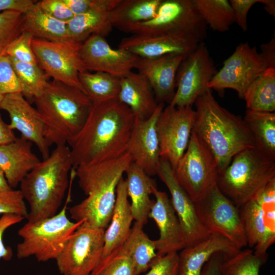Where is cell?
Wrapping results in <instances>:
<instances>
[{
	"instance_id": "6da1fadb",
	"label": "cell",
	"mask_w": 275,
	"mask_h": 275,
	"mask_svg": "<svg viewBox=\"0 0 275 275\" xmlns=\"http://www.w3.org/2000/svg\"><path fill=\"white\" fill-rule=\"evenodd\" d=\"M134 119L130 108L118 98L92 102L82 128L67 143L72 169L124 154Z\"/></svg>"
},
{
	"instance_id": "7a4b0ae2",
	"label": "cell",
	"mask_w": 275,
	"mask_h": 275,
	"mask_svg": "<svg viewBox=\"0 0 275 275\" xmlns=\"http://www.w3.org/2000/svg\"><path fill=\"white\" fill-rule=\"evenodd\" d=\"M193 131L212 154L221 174L239 152L255 148L243 119L221 106L208 88L196 100Z\"/></svg>"
},
{
	"instance_id": "3957f363",
	"label": "cell",
	"mask_w": 275,
	"mask_h": 275,
	"mask_svg": "<svg viewBox=\"0 0 275 275\" xmlns=\"http://www.w3.org/2000/svg\"><path fill=\"white\" fill-rule=\"evenodd\" d=\"M132 161L126 152L115 159L77 167L74 174L87 198L69 209L71 218L105 230L112 218L117 185Z\"/></svg>"
},
{
	"instance_id": "277c9868",
	"label": "cell",
	"mask_w": 275,
	"mask_h": 275,
	"mask_svg": "<svg viewBox=\"0 0 275 275\" xmlns=\"http://www.w3.org/2000/svg\"><path fill=\"white\" fill-rule=\"evenodd\" d=\"M72 166L68 146H56L49 156L23 178L20 190L30 206L28 222L38 221L58 213L69 185Z\"/></svg>"
},
{
	"instance_id": "5b68a950",
	"label": "cell",
	"mask_w": 275,
	"mask_h": 275,
	"mask_svg": "<svg viewBox=\"0 0 275 275\" xmlns=\"http://www.w3.org/2000/svg\"><path fill=\"white\" fill-rule=\"evenodd\" d=\"M33 102L49 147L67 144L82 128L92 104L80 90L55 80L49 81Z\"/></svg>"
},
{
	"instance_id": "8992f818",
	"label": "cell",
	"mask_w": 275,
	"mask_h": 275,
	"mask_svg": "<svg viewBox=\"0 0 275 275\" xmlns=\"http://www.w3.org/2000/svg\"><path fill=\"white\" fill-rule=\"evenodd\" d=\"M275 179V161L255 147L236 154L219 174L217 186L237 207L260 193Z\"/></svg>"
},
{
	"instance_id": "52a82bcc",
	"label": "cell",
	"mask_w": 275,
	"mask_h": 275,
	"mask_svg": "<svg viewBox=\"0 0 275 275\" xmlns=\"http://www.w3.org/2000/svg\"><path fill=\"white\" fill-rule=\"evenodd\" d=\"M55 215L35 222H27L18 231L22 239L17 245L19 259L34 256L38 262L56 259L70 236L84 222H71L67 217L68 203Z\"/></svg>"
},
{
	"instance_id": "ba28073f",
	"label": "cell",
	"mask_w": 275,
	"mask_h": 275,
	"mask_svg": "<svg viewBox=\"0 0 275 275\" xmlns=\"http://www.w3.org/2000/svg\"><path fill=\"white\" fill-rule=\"evenodd\" d=\"M121 31L133 35L183 34L201 42L207 37V26L194 0H161L153 18Z\"/></svg>"
},
{
	"instance_id": "9c48e42d",
	"label": "cell",
	"mask_w": 275,
	"mask_h": 275,
	"mask_svg": "<svg viewBox=\"0 0 275 275\" xmlns=\"http://www.w3.org/2000/svg\"><path fill=\"white\" fill-rule=\"evenodd\" d=\"M238 210L248 246L255 255L267 257L275 242V179Z\"/></svg>"
},
{
	"instance_id": "30bf717a",
	"label": "cell",
	"mask_w": 275,
	"mask_h": 275,
	"mask_svg": "<svg viewBox=\"0 0 275 275\" xmlns=\"http://www.w3.org/2000/svg\"><path fill=\"white\" fill-rule=\"evenodd\" d=\"M173 171L177 182L194 202L217 184L219 174L212 154L193 131L187 148Z\"/></svg>"
},
{
	"instance_id": "8fae6325",
	"label": "cell",
	"mask_w": 275,
	"mask_h": 275,
	"mask_svg": "<svg viewBox=\"0 0 275 275\" xmlns=\"http://www.w3.org/2000/svg\"><path fill=\"white\" fill-rule=\"evenodd\" d=\"M194 203L199 218L211 234L225 238L238 250L248 246L238 208L221 192L217 184Z\"/></svg>"
},
{
	"instance_id": "7c38bea8",
	"label": "cell",
	"mask_w": 275,
	"mask_h": 275,
	"mask_svg": "<svg viewBox=\"0 0 275 275\" xmlns=\"http://www.w3.org/2000/svg\"><path fill=\"white\" fill-rule=\"evenodd\" d=\"M82 43L71 39L50 41L33 38L32 47L38 65L52 80L84 91L79 74L86 71L80 56Z\"/></svg>"
},
{
	"instance_id": "4fadbf2b",
	"label": "cell",
	"mask_w": 275,
	"mask_h": 275,
	"mask_svg": "<svg viewBox=\"0 0 275 275\" xmlns=\"http://www.w3.org/2000/svg\"><path fill=\"white\" fill-rule=\"evenodd\" d=\"M105 229L83 223L55 259L61 275H90L102 258Z\"/></svg>"
},
{
	"instance_id": "5bb4252c",
	"label": "cell",
	"mask_w": 275,
	"mask_h": 275,
	"mask_svg": "<svg viewBox=\"0 0 275 275\" xmlns=\"http://www.w3.org/2000/svg\"><path fill=\"white\" fill-rule=\"evenodd\" d=\"M267 69L256 47L241 43L223 63L208 85L211 90L222 93L226 89L237 92L243 99L248 87Z\"/></svg>"
},
{
	"instance_id": "9a60e30c",
	"label": "cell",
	"mask_w": 275,
	"mask_h": 275,
	"mask_svg": "<svg viewBox=\"0 0 275 275\" xmlns=\"http://www.w3.org/2000/svg\"><path fill=\"white\" fill-rule=\"evenodd\" d=\"M208 48L203 42L184 58L176 78L175 96L169 104L176 107L192 106L208 88L217 72Z\"/></svg>"
},
{
	"instance_id": "2e32d148",
	"label": "cell",
	"mask_w": 275,
	"mask_h": 275,
	"mask_svg": "<svg viewBox=\"0 0 275 275\" xmlns=\"http://www.w3.org/2000/svg\"><path fill=\"white\" fill-rule=\"evenodd\" d=\"M195 112L192 106L168 104L156 123L160 157L167 160L174 170L184 154L193 130Z\"/></svg>"
},
{
	"instance_id": "e0dca14e",
	"label": "cell",
	"mask_w": 275,
	"mask_h": 275,
	"mask_svg": "<svg viewBox=\"0 0 275 275\" xmlns=\"http://www.w3.org/2000/svg\"><path fill=\"white\" fill-rule=\"evenodd\" d=\"M80 56L86 70L103 72L121 78L135 69L140 57L122 49H113L105 38L90 36L82 42Z\"/></svg>"
},
{
	"instance_id": "ac0fdd59",
	"label": "cell",
	"mask_w": 275,
	"mask_h": 275,
	"mask_svg": "<svg viewBox=\"0 0 275 275\" xmlns=\"http://www.w3.org/2000/svg\"><path fill=\"white\" fill-rule=\"evenodd\" d=\"M157 175L170 193L171 203L183 231L185 247L209 237L211 234L197 214L194 202L177 182L167 160L160 158Z\"/></svg>"
},
{
	"instance_id": "d6986e66",
	"label": "cell",
	"mask_w": 275,
	"mask_h": 275,
	"mask_svg": "<svg viewBox=\"0 0 275 275\" xmlns=\"http://www.w3.org/2000/svg\"><path fill=\"white\" fill-rule=\"evenodd\" d=\"M0 109L9 114L10 128L12 130H17L21 137L34 144L43 159L49 156V147L45 138L41 118L36 108L21 93L4 95Z\"/></svg>"
},
{
	"instance_id": "ffe728a7",
	"label": "cell",
	"mask_w": 275,
	"mask_h": 275,
	"mask_svg": "<svg viewBox=\"0 0 275 275\" xmlns=\"http://www.w3.org/2000/svg\"><path fill=\"white\" fill-rule=\"evenodd\" d=\"M164 107L158 103L148 118H135L126 152L133 162L139 166L149 176L157 175L160 160V147L156 131L157 120Z\"/></svg>"
},
{
	"instance_id": "44dd1931",
	"label": "cell",
	"mask_w": 275,
	"mask_h": 275,
	"mask_svg": "<svg viewBox=\"0 0 275 275\" xmlns=\"http://www.w3.org/2000/svg\"><path fill=\"white\" fill-rule=\"evenodd\" d=\"M200 42L192 37L179 34L132 35L123 38L118 48L142 58H157L169 54H181L185 57Z\"/></svg>"
},
{
	"instance_id": "7402d4cb",
	"label": "cell",
	"mask_w": 275,
	"mask_h": 275,
	"mask_svg": "<svg viewBox=\"0 0 275 275\" xmlns=\"http://www.w3.org/2000/svg\"><path fill=\"white\" fill-rule=\"evenodd\" d=\"M184 57L169 54L157 58H140L135 69L148 81L158 103L173 100L176 92V78Z\"/></svg>"
},
{
	"instance_id": "603a6c76",
	"label": "cell",
	"mask_w": 275,
	"mask_h": 275,
	"mask_svg": "<svg viewBox=\"0 0 275 275\" xmlns=\"http://www.w3.org/2000/svg\"><path fill=\"white\" fill-rule=\"evenodd\" d=\"M153 194L156 200L148 217L155 221L159 231V237L155 240L157 254L161 256L170 253H177L185 247V242L171 200L166 192L157 188L154 190Z\"/></svg>"
},
{
	"instance_id": "cb8c5ba5",
	"label": "cell",
	"mask_w": 275,
	"mask_h": 275,
	"mask_svg": "<svg viewBox=\"0 0 275 275\" xmlns=\"http://www.w3.org/2000/svg\"><path fill=\"white\" fill-rule=\"evenodd\" d=\"M32 147V143L21 136L0 145V168L12 188H16L40 161Z\"/></svg>"
},
{
	"instance_id": "d4e9b609",
	"label": "cell",
	"mask_w": 275,
	"mask_h": 275,
	"mask_svg": "<svg viewBox=\"0 0 275 275\" xmlns=\"http://www.w3.org/2000/svg\"><path fill=\"white\" fill-rule=\"evenodd\" d=\"M128 198L126 182L122 177L117 187L112 218L104 232L102 258L122 248L129 235L134 219Z\"/></svg>"
},
{
	"instance_id": "484cf974",
	"label": "cell",
	"mask_w": 275,
	"mask_h": 275,
	"mask_svg": "<svg viewBox=\"0 0 275 275\" xmlns=\"http://www.w3.org/2000/svg\"><path fill=\"white\" fill-rule=\"evenodd\" d=\"M118 99L130 108L135 118L141 119L149 118L158 105L147 79L132 71L120 78Z\"/></svg>"
},
{
	"instance_id": "4316f807",
	"label": "cell",
	"mask_w": 275,
	"mask_h": 275,
	"mask_svg": "<svg viewBox=\"0 0 275 275\" xmlns=\"http://www.w3.org/2000/svg\"><path fill=\"white\" fill-rule=\"evenodd\" d=\"M178 254V275H200L204 264L215 253L231 255L239 251L225 238L211 235L181 250Z\"/></svg>"
},
{
	"instance_id": "83f0119b",
	"label": "cell",
	"mask_w": 275,
	"mask_h": 275,
	"mask_svg": "<svg viewBox=\"0 0 275 275\" xmlns=\"http://www.w3.org/2000/svg\"><path fill=\"white\" fill-rule=\"evenodd\" d=\"M125 173L128 196L131 199V209L135 222L144 226L154 201L150 199L157 188L155 180L151 178L137 164L132 161Z\"/></svg>"
},
{
	"instance_id": "f1b7e54d",
	"label": "cell",
	"mask_w": 275,
	"mask_h": 275,
	"mask_svg": "<svg viewBox=\"0 0 275 275\" xmlns=\"http://www.w3.org/2000/svg\"><path fill=\"white\" fill-rule=\"evenodd\" d=\"M23 15V31L29 33L34 38L50 41L70 39L67 23L46 13L40 8L37 1Z\"/></svg>"
},
{
	"instance_id": "f546056e",
	"label": "cell",
	"mask_w": 275,
	"mask_h": 275,
	"mask_svg": "<svg viewBox=\"0 0 275 275\" xmlns=\"http://www.w3.org/2000/svg\"><path fill=\"white\" fill-rule=\"evenodd\" d=\"M243 120L255 147L275 161V113L247 109Z\"/></svg>"
},
{
	"instance_id": "4dcf8cb0",
	"label": "cell",
	"mask_w": 275,
	"mask_h": 275,
	"mask_svg": "<svg viewBox=\"0 0 275 275\" xmlns=\"http://www.w3.org/2000/svg\"><path fill=\"white\" fill-rule=\"evenodd\" d=\"M110 11L94 10L74 15L67 23L69 38L80 43L93 35L105 38L113 28Z\"/></svg>"
},
{
	"instance_id": "1f68e13d",
	"label": "cell",
	"mask_w": 275,
	"mask_h": 275,
	"mask_svg": "<svg viewBox=\"0 0 275 275\" xmlns=\"http://www.w3.org/2000/svg\"><path fill=\"white\" fill-rule=\"evenodd\" d=\"M143 226L135 222L122 246L133 264L136 275L147 271L152 261L158 256L155 240L149 238L143 230Z\"/></svg>"
},
{
	"instance_id": "d6a6232c",
	"label": "cell",
	"mask_w": 275,
	"mask_h": 275,
	"mask_svg": "<svg viewBox=\"0 0 275 275\" xmlns=\"http://www.w3.org/2000/svg\"><path fill=\"white\" fill-rule=\"evenodd\" d=\"M161 0H121L110 11L113 27L119 30L130 24L146 21L153 18Z\"/></svg>"
},
{
	"instance_id": "836d02e7",
	"label": "cell",
	"mask_w": 275,
	"mask_h": 275,
	"mask_svg": "<svg viewBox=\"0 0 275 275\" xmlns=\"http://www.w3.org/2000/svg\"><path fill=\"white\" fill-rule=\"evenodd\" d=\"M243 99L247 109L266 112L275 111V68H267L248 87Z\"/></svg>"
},
{
	"instance_id": "e575fe53",
	"label": "cell",
	"mask_w": 275,
	"mask_h": 275,
	"mask_svg": "<svg viewBox=\"0 0 275 275\" xmlns=\"http://www.w3.org/2000/svg\"><path fill=\"white\" fill-rule=\"evenodd\" d=\"M79 80L84 93L92 102L118 98L120 78L103 72L86 70L79 74Z\"/></svg>"
},
{
	"instance_id": "d590c367",
	"label": "cell",
	"mask_w": 275,
	"mask_h": 275,
	"mask_svg": "<svg viewBox=\"0 0 275 275\" xmlns=\"http://www.w3.org/2000/svg\"><path fill=\"white\" fill-rule=\"evenodd\" d=\"M206 26L214 31L225 32L235 22L232 9L228 0H194Z\"/></svg>"
},
{
	"instance_id": "8d00e7d4",
	"label": "cell",
	"mask_w": 275,
	"mask_h": 275,
	"mask_svg": "<svg viewBox=\"0 0 275 275\" xmlns=\"http://www.w3.org/2000/svg\"><path fill=\"white\" fill-rule=\"evenodd\" d=\"M267 259L255 255L250 248L231 255L224 254L219 275H259L260 268Z\"/></svg>"
},
{
	"instance_id": "74e56055",
	"label": "cell",
	"mask_w": 275,
	"mask_h": 275,
	"mask_svg": "<svg viewBox=\"0 0 275 275\" xmlns=\"http://www.w3.org/2000/svg\"><path fill=\"white\" fill-rule=\"evenodd\" d=\"M10 58L22 88L21 94L30 102H33L43 90L50 78L38 64L23 63Z\"/></svg>"
},
{
	"instance_id": "f35d334b",
	"label": "cell",
	"mask_w": 275,
	"mask_h": 275,
	"mask_svg": "<svg viewBox=\"0 0 275 275\" xmlns=\"http://www.w3.org/2000/svg\"><path fill=\"white\" fill-rule=\"evenodd\" d=\"M90 275H136L133 264L122 247L101 259Z\"/></svg>"
},
{
	"instance_id": "ab89813d",
	"label": "cell",
	"mask_w": 275,
	"mask_h": 275,
	"mask_svg": "<svg viewBox=\"0 0 275 275\" xmlns=\"http://www.w3.org/2000/svg\"><path fill=\"white\" fill-rule=\"evenodd\" d=\"M23 13L13 10L0 12V54L23 32Z\"/></svg>"
},
{
	"instance_id": "60d3db41",
	"label": "cell",
	"mask_w": 275,
	"mask_h": 275,
	"mask_svg": "<svg viewBox=\"0 0 275 275\" xmlns=\"http://www.w3.org/2000/svg\"><path fill=\"white\" fill-rule=\"evenodd\" d=\"M33 37L23 31L8 46L5 54L18 61L32 64H38L32 47Z\"/></svg>"
},
{
	"instance_id": "b9f144b4",
	"label": "cell",
	"mask_w": 275,
	"mask_h": 275,
	"mask_svg": "<svg viewBox=\"0 0 275 275\" xmlns=\"http://www.w3.org/2000/svg\"><path fill=\"white\" fill-rule=\"evenodd\" d=\"M22 92L10 57L6 54H0V94L4 96Z\"/></svg>"
},
{
	"instance_id": "7bdbcfd3",
	"label": "cell",
	"mask_w": 275,
	"mask_h": 275,
	"mask_svg": "<svg viewBox=\"0 0 275 275\" xmlns=\"http://www.w3.org/2000/svg\"><path fill=\"white\" fill-rule=\"evenodd\" d=\"M21 191L12 189L0 192V214H13L26 218L29 212Z\"/></svg>"
},
{
	"instance_id": "ee69618b",
	"label": "cell",
	"mask_w": 275,
	"mask_h": 275,
	"mask_svg": "<svg viewBox=\"0 0 275 275\" xmlns=\"http://www.w3.org/2000/svg\"><path fill=\"white\" fill-rule=\"evenodd\" d=\"M74 15L94 10L110 11L121 0H63Z\"/></svg>"
},
{
	"instance_id": "f6af8a7d",
	"label": "cell",
	"mask_w": 275,
	"mask_h": 275,
	"mask_svg": "<svg viewBox=\"0 0 275 275\" xmlns=\"http://www.w3.org/2000/svg\"><path fill=\"white\" fill-rule=\"evenodd\" d=\"M178 253H170L157 256L151 262L148 272L145 275H178Z\"/></svg>"
},
{
	"instance_id": "bcb514c9",
	"label": "cell",
	"mask_w": 275,
	"mask_h": 275,
	"mask_svg": "<svg viewBox=\"0 0 275 275\" xmlns=\"http://www.w3.org/2000/svg\"><path fill=\"white\" fill-rule=\"evenodd\" d=\"M37 4L44 12L61 22L67 23L74 16L63 0H42Z\"/></svg>"
},
{
	"instance_id": "7dc6e473",
	"label": "cell",
	"mask_w": 275,
	"mask_h": 275,
	"mask_svg": "<svg viewBox=\"0 0 275 275\" xmlns=\"http://www.w3.org/2000/svg\"><path fill=\"white\" fill-rule=\"evenodd\" d=\"M25 218L13 214H4L0 217V259L10 260L13 256L12 249L5 246L3 242V235L6 230L12 226L21 222Z\"/></svg>"
},
{
	"instance_id": "c3c4849f",
	"label": "cell",
	"mask_w": 275,
	"mask_h": 275,
	"mask_svg": "<svg viewBox=\"0 0 275 275\" xmlns=\"http://www.w3.org/2000/svg\"><path fill=\"white\" fill-rule=\"evenodd\" d=\"M233 10L235 22L243 32L248 30L247 17L251 7L259 0H230Z\"/></svg>"
},
{
	"instance_id": "681fc988",
	"label": "cell",
	"mask_w": 275,
	"mask_h": 275,
	"mask_svg": "<svg viewBox=\"0 0 275 275\" xmlns=\"http://www.w3.org/2000/svg\"><path fill=\"white\" fill-rule=\"evenodd\" d=\"M36 2L32 0H0V12L13 10L24 13Z\"/></svg>"
},
{
	"instance_id": "f907efd6",
	"label": "cell",
	"mask_w": 275,
	"mask_h": 275,
	"mask_svg": "<svg viewBox=\"0 0 275 275\" xmlns=\"http://www.w3.org/2000/svg\"><path fill=\"white\" fill-rule=\"evenodd\" d=\"M260 55L267 68H275V37L274 36L267 43L260 46Z\"/></svg>"
},
{
	"instance_id": "816d5d0a",
	"label": "cell",
	"mask_w": 275,
	"mask_h": 275,
	"mask_svg": "<svg viewBox=\"0 0 275 275\" xmlns=\"http://www.w3.org/2000/svg\"><path fill=\"white\" fill-rule=\"evenodd\" d=\"M224 253H214L204 264L200 275H219L220 265L223 261Z\"/></svg>"
},
{
	"instance_id": "f5cc1de1",
	"label": "cell",
	"mask_w": 275,
	"mask_h": 275,
	"mask_svg": "<svg viewBox=\"0 0 275 275\" xmlns=\"http://www.w3.org/2000/svg\"><path fill=\"white\" fill-rule=\"evenodd\" d=\"M16 138L9 124L4 121L0 114V145L12 142Z\"/></svg>"
},
{
	"instance_id": "db71d44e",
	"label": "cell",
	"mask_w": 275,
	"mask_h": 275,
	"mask_svg": "<svg viewBox=\"0 0 275 275\" xmlns=\"http://www.w3.org/2000/svg\"><path fill=\"white\" fill-rule=\"evenodd\" d=\"M259 3L264 5V9L268 13L275 17L274 0H259Z\"/></svg>"
},
{
	"instance_id": "11a10c76",
	"label": "cell",
	"mask_w": 275,
	"mask_h": 275,
	"mask_svg": "<svg viewBox=\"0 0 275 275\" xmlns=\"http://www.w3.org/2000/svg\"><path fill=\"white\" fill-rule=\"evenodd\" d=\"M12 188L9 185L4 172L0 168V192L11 190Z\"/></svg>"
},
{
	"instance_id": "9f6ffc18",
	"label": "cell",
	"mask_w": 275,
	"mask_h": 275,
	"mask_svg": "<svg viewBox=\"0 0 275 275\" xmlns=\"http://www.w3.org/2000/svg\"><path fill=\"white\" fill-rule=\"evenodd\" d=\"M3 98V95H2V94H0V104H1V102L2 100V99Z\"/></svg>"
}]
</instances>
